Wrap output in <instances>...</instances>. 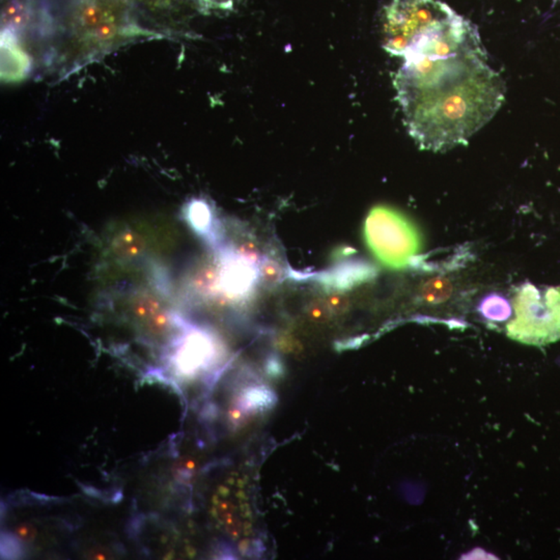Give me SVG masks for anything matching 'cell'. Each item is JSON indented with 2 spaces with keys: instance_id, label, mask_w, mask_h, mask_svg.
<instances>
[{
  "instance_id": "obj_11",
  "label": "cell",
  "mask_w": 560,
  "mask_h": 560,
  "mask_svg": "<svg viewBox=\"0 0 560 560\" xmlns=\"http://www.w3.org/2000/svg\"><path fill=\"white\" fill-rule=\"evenodd\" d=\"M260 284L276 286L288 279V270L279 260L271 255H264L260 262Z\"/></svg>"
},
{
  "instance_id": "obj_10",
  "label": "cell",
  "mask_w": 560,
  "mask_h": 560,
  "mask_svg": "<svg viewBox=\"0 0 560 560\" xmlns=\"http://www.w3.org/2000/svg\"><path fill=\"white\" fill-rule=\"evenodd\" d=\"M1 20L2 30L19 37L30 23V6L23 0H10L2 10Z\"/></svg>"
},
{
  "instance_id": "obj_5",
  "label": "cell",
  "mask_w": 560,
  "mask_h": 560,
  "mask_svg": "<svg viewBox=\"0 0 560 560\" xmlns=\"http://www.w3.org/2000/svg\"><path fill=\"white\" fill-rule=\"evenodd\" d=\"M168 350L170 367L183 379L211 373L225 358L220 338L209 328L188 321Z\"/></svg>"
},
{
  "instance_id": "obj_12",
  "label": "cell",
  "mask_w": 560,
  "mask_h": 560,
  "mask_svg": "<svg viewBox=\"0 0 560 560\" xmlns=\"http://www.w3.org/2000/svg\"><path fill=\"white\" fill-rule=\"evenodd\" d=\"M326 306L329 310L332 317L341 316L345 314L350 308V300L345 293L329 292L323 299Z\"/></svg>"
},
{
  "instance_id": "obj_4",
  "label": "cell",
  "mask_w": 560,
  "mask_h": 560,
  "mask_svg": "<svg viewBox=\"0 0 560 560\" xmlns=\"http://www.w3.org/2000/svg\"><path fill=\"white\" fill-rule=\"evenodd\" d=\"M71 20L83 58H96L122 39L139 36V28L117 16L104 0H76Z\"/></svg>"
},
{
  "instance_id": "obj_3",
  "label": "cell",
  "mask_w": 560,
  "mask_h": 560,
  "mask_svg": "<svg viewBox=\"0 0 560 560\" xmlns=\"http://www.w3.org/2000/svg\"><path fill=\"white\" fill-rule=\"evenodd\" d=\"M507 336L525 345H545L560 340V288L522 284L513 299Z\"/></svg>"
},
{
  "instance_id": "obj_13",
  "label": "cell",
  "mask_w": 560,
  "mask_h": 560,
  "mask_svg": "<svg viewBox=\"0 0 560 560\" xmlns=\"http://www.w3.org/2000/svg\"><path fill=\"white\" fill-rule=\"evenodd\" d=\"M306 314L310 320L317 322V323H323V322L329 320L332 317L323 299L312 301V303L308 304L307 308H306Z\"/></svg>"
},
{
  "instance_id": "obj_9",
  "label": "cell",
  "mask_w": 560,
  "mask_h": 560,
  "mask_svg": "<svg viewBox=\"0 0 560 560\" xmlns=\"http://www.w3.org/2000/svg\"><path fill=\"white\" fill-rule=\"evenodd\" d=\"M30 56L19 46L18 37L1 32V77L6 81L22 80L30 71Z\"/></svg>"
},
{
  "instance_id": "obj_1",
  "label": "cell",
  "mask_w": 560,
  "mask_h": 560,
  "mask_svg": "<svg viewBox=\"0 0 560 560\" xmlns=\"http://www.w3.org/2000/svg\"><path fill=\"white\" fill-rule=\"evenodd\" d=\"M382 28L385 49L402 58L395 87L411 136L432 152L468 144L505 98L478 28L440 0H391Z\"/></svg>"
},
{
  "instance_id": "obj_7",
  "label": "cell",
  "mask_w": 560,
  "mask_h": 560,
  "mask_svg": "<svg viewBox=\"0 0 560 560\" xmlns=\"http://www.w3.org/2000/svg\"><path fill=\"white\" fill-rule=\"evenodd\" d=\"M373 273V268L362 260L343 259L336 260L322 272L307 274L306 279H312L320 284L326 293H345L371 279Z\"/></svg>"
},
{
  "instance_id": "obj_2",
  "label": "cell",
  "mask_w": 560,
  "mask_h": 560,
  "mask_svg": "<svg viewBox=\"0 0 560 560\" xmlns=\"http://www.w3.org/2000/svg\"><path fill=\"white\" fill-rule=\"evenodd\" d=\"M363 237L374 257L391 270H402L422 249L416 225L393 208L377 205L364 221Z\"/></svg>"
},
{
  "instance_id": "obj_6",
  "label": "cell",
  "mask_w": 560,
  "mask_h": 560,
  "mask_svg": "<svg viewBox=\"0 0 560 560\" xmlns=\"http://www.w3.org/2000/svg\"><path fill=\"white\" fill-rule=\"evenodd\" d=\"M247 490L246 480L233 476L220 485L212 500L214 520L223 533L237 542H248L255 531Z\"/></svg>"
},
{
  "instance_id": "obj_8",
  "label": "cell",
  "mask_w": 560,
  "mask_h": 560,
  "mask_svg": "<svg viewBox=\"0 0 560 560\" xmlns=\"http://www.w3.org/2000/svg\"><path fill=\"white\" fill-rule=\"evenodd\" d=\"M184 218L188 227L212 250L219 248L227 231L211 203L203 198H193L188 201L184 208Z\"/></svg>"
}]
</instances>
